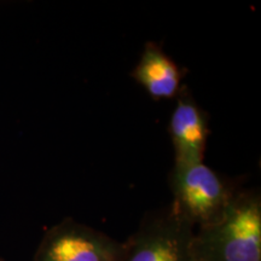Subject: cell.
<instances>
[{"instance_id":"cell-1","label":"cell","mask_w":261,"mask_h":261,"mask_svg":"<svg viewBox=\"0 0 261 261\" xmlns=\"http://www.w3.org/2000/svg\"><path fill=\"white\" fill-rule=\"evenodd\" d=\"M194 261H261V197L240 190L213 224L198 227L191 242Z\"/></svg>"},{"instance_id":"cell-2","label":"cell","mask_w":261,"mask_h":261,"mask_svg":"<svg viewBox=\"0 0 261 261\" xmlns=\"http://www.w3.org/2000/svg\"><path fill=\"white\" fill-rule=\"evenodd\" d=\"M172 205L195 227L218 221L240 191L203 162L174 166L169 174Z\"/></svg>"},{"instance_id":"cell-3","label":"cell","mask_w":261,"mask_h":261,"mask_svg":"<svg viewBox=\"0 0 261 261\" xmlns=\"http://www.w3.org/2000/svg\"><path fill=\"white\" fill-rule=\"evenodd\" d=\"M195 226L171 204L143 218L125 244L121 261H194Z\"/></svg>"},{"instance_id":"cell-4","label":"cell","mask_w":261,"mask_h":261,"mask_svg":"<svg viewBox=\"0 0 261 261\" xmlns=\"http://www.w3.org/2000/svg\"><path fill=\"white\" fill-rule=\"evenodd\" d=\"M123 242L71 218L45 232L33 261H121Z\"/></svg>"},{"instance_id":"cell-5","label":"cell","mask_w":261,"mask_h":261,"mask_svg":"<svg viewBox=\"0 0 261 261\" xmlns=\"http://www.w3.org/2000/svg\"><path fill=\"white\" fill-rule=\"evenodd\" d=\"M208 114L195 102L190 90L181 86L169 121V136L174 148V166L203 162L210 136Z\"/></svg>"},{"instance_id":"cell-6","label":"cell","mask_w":261,"mask_h":261,"mask_svg":"<svg viewBox=\"0 0 261 261\" xmlns=\"http://www.w3.org/2000/svg\"><path fill=\"white\" fill-rule=\"evenodd\" d=\"M130 76L155 100L172 99L181 89L184 70L156 42L145 44L138 64Z\"/></svg>"},{"instance_id":"cell-7","label":"cell","mask_w":261,"mask_h":261,"mask_svg":"<svg viewBox=\"0 0 261 261\" xmlns=\"http://www.w3.org/2000/svg\"><path fill=\"white\" fill-rule=\"evenodd\" d=\"M0 261H5L4 259H2V257H0Z\"/></svg>"}]
</instances>
